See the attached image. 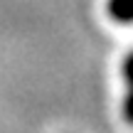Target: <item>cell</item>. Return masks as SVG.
<instances>
[{
  "mask_svg": "<svg viewBox=\"0 0 133 133\" xmlns=\"http://www.w3.org/2000/svg\"><path fill=\"white\" fill-rule=\"evenodd\" d=\"M106 15L118 25H133V0H106Z\"/></svg>",
  "mask_w": 133,
  "mask_h": 133,
  "instance_id": "6da1fadb",
  "label": "cell"
},
{
  "mask_svg": "<svg viewBox=\"0 0 133 133\" xmlns=\"http://www.w3.org/2000/svg\"><path fill=\"white\" fill-rule=\"evenodd\" d=\"M123 79H126V84H128V89H133V52L123 62Z\"/></svg>",
  "mask_w": 133,
  "mask_h": 133,
  "instance_id": "7a4b0ae2",
  "label": "cell"
},
{
  "mask_svg": "<svg viewBox=\"0 0 133 133\" xmlns=\"http://www.w3.org/2000/svg\"><path fill=\"white\" fill-rule=\"evenodd\" d=\"M123 116H126V121L133 126V89H128V94H126V101H123Z\"/></svg>",
  "mask_w": 133,
  "mask_h": 133,
  "instance_id": "3957f363",
  "label": "cell"
}]
</instances>
